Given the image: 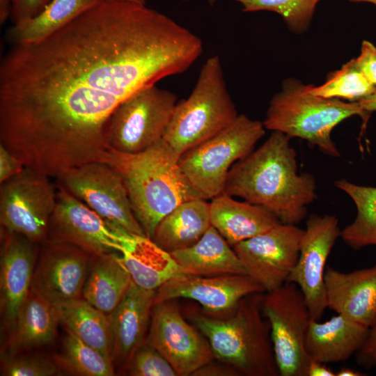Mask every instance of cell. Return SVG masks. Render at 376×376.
<instances>
[{"instance_id": "d6a6232c", "label": "cell", "mask_w": 376, "mask_h": 376, "mask_svg": "<svg viewBox=\"0 0 376 376\" xmlns=\"http://www.w3.org/2000/svg\"><path fill=\"white\" fill-rule=\"evenodd\" d=\"M243 12L267 10L280 15L289 29L297 33L306 31L320 0H234Z\"/></svg>"}, {"instance_id": "44dd1931", "label": "cell", "mask_w": 376, "mask_h": 376, "mask_svg": "<svg viewBox=\"0 0 376 376\" xmlns=\"http://www.w3.org/2000/svg\"><path fill=\"white\" fill-rule=\"evenodd\" d=\"M107 223L118 235L122 260L137 285L157 290L169 280L185 274L171 253L151 238L130 233L115 224Z\"/></svg>"}, {"instance_id": "7a4b0ae2", "label": "cell", "mask_w": 376, "mask_h": 376, "mask_svg": "<svg viewBox=\"0 0 376 376\" xmlns=\"http://www.w3.org/2000/svg\"><path fill=\"white\" fill-rule=\"evenodd\" d=\"M316 189L311 174L298 173L290 137L274 131L258 149L234 164L223 193L265 207L282 224L296 225L316 199Z\"/></svg>"}, {"instance_id": "74e56055", "label": "cell", "mask_w": 376, "mask_h": 376, "mask_svg": "<svg viewBox=\"0 0 376 376\" xmlns=\"http://www.w3.org/2000/svg\"><path fill=\"white\" fill-rule=\"evenodd\" d=\"M25 168L15 155L0 143V184L19 173Z\"/></svg>"}, {"instance_id": "5bb4252c", "label": "cell", "mask_w": 376, "mask_h": 376, "mask_svg": "<svg viewBox=\"0 0 376 376\" xmlns=\"http://www.w3.org/2000/svg\"><path fill=\"white\" fill-rule=\"evenodd\" d=\"M341 230L334 215H311L306 223L297 262L288 282L303 293L311 320H319L327 305L324 274L326 263Z\"/></svg>"}, {"instance_id": "8992f818", "label": "cell", "mask_w": 376, "mask_h": 376, "mask_svg": "<svg viewBox=\"0 0 376 376\" xmlns=\"http://www.w3.org/2000/svg\"><path fill=\"white\" fill-rule=\"evenodd\" d=\"M238 116L221 58L212 56L203 63L189 97L178 102L163 140L180 157L227 128Z\"/></svg>"}, {"instance_id": "f546056e", "label": "cell", "mask_w": 376, "mask_h": 376, "mask_svg": "<svg viewBox=\"0 0 376 376\" xmlns=\"http://www.w3.org/2000/svg\"><path fill=\"white\" fill-rule=\"evenodd\" d=\"M334 184L352 198L357 207L354 220L341 230L343 242L354 250L376 246V187L358 185L345 179Z\"/></svg>"}, {"instance_id": "681fc988", "label": "cell", "mask_w": 376, "mask_h": 376, "mask_svg": "<svg viewBox=\"0 0 376 376\" xmlns=\"http://www.w3.org/2000/svg\"><path fill=\"white\" fill-rule=\"evenodd\" d=\"M375 363H376V361H375Z\"/></svg>"}, {"instance_id": "3957f363", "label": "cell", "mask_w": 376, "mask_h": 376, "mask_svg": "<svg viewBox=\"0 0 376 376\" xmlns=\"http://www.w3.org/2000/svg\"><path fill=\"white\" fill-rule=\"evenodd\" d=\"M180 157L162 139L130 154L110 150L106 160L121 176L133 212L151 238L159 221L181 203L201 198L182 172Z\"/></svg>"}, {"instance_id": "6da1fadb", "label": "cell", "mask_w": 376, "mask_h": 376, "mask_svg": "<svg viewBox=\"0 0 376 376\" xmlns=\"http://www.w3.org/2000/svg\"><path fill=\"white\" fill-rule=\"evenodd\" d=\"M201 39L146 5L101 0L46 38L13 45L0 63V117L36 147L105 154L108 120L123 101L187 71Z\"/></svg>"}, {"instance_id": "9c48e42d", "label": "cell", "mask_w": 376, "mask_h": 376, "mask_svg": "<svg viewBox=\"0 0 376 376\" xmlns=\"http://www.w3.org/2000/svg\"><path fill=\"white\" fill-rule=\"evenodd\" d=\"M261 308L281 376H306L310 358L305 348L311 320L304 296L294 283L285 282L263 295Z\"/></svg>"}, {"instance_id": "7dc6e473", "label": "cell", "mask_w": 376, "mask_h": 376, "mask_svg": "<svg viewBox=\"0 0 376 376\" xmlns=\"http://www.w3.org/2000/svg\"><path fill=\"white\" fill-rule=\"evenodd\" d=\"M182 1H190V0H182ZM216 1L217 0H207L209 4L211 5V6H213L216 3Z\"/></svg>"}, {"instance_id": "2e32d148", "label": "cell", "mask_w": 376, "mask_h": 376, "mask_svg": "<svg viewBox=\"0 0 376 376\" xmlns=\"http://www.w3.org/2000/svg\"><path fill=\"white\" fill-rule=\"evenodd\" d=\"M265 292L246 274L196 276L182 274L174 277L157 290L155 303L187 299L196 301L211 315H225L244 297Z\"/></svg>"}, {"instance_id": "4316f807", "label": "cell", "mask_w": 376, "mask_h": 376, "mask_svg": "<svg viewBox=\"0 0 376 376\" xmlns=\"http://www.w3.org/2000/svg\"><path fill=\"white\" fill-rule=\"evenodd\" d=\"M59 322L56 306L32 290L22 305L8 341L11 354L54 340Z\"/></svg>"}, {"instance_id": "9a60e30c", "label": "cell", "mask_w": 376, "mask_h": 376, "mask_svg": "<svg viewBox=\"0 0 376 376\" xmlns=\"http://www.w3.org/2000/svg\"><path fill=\"white\" fill-rule=\"evenodd\" d=\"M56 201L47 240L77 246L91 255L119 253L116 231L81 201L56 184Z\"/></svg>"}, {"instance_id": "52a82bcc", "label": "cell", "mask_w": 376, "mask_h": 376, "mask_svg": "<svg viewBox=\"0 0 376 376\" xmlns=\"http://www.w3.org/2000/svg\"><path fill=\"white\" fill-rule=\"evenodd\" d=\"M263 123L239 114L233 123L185 152L180 166L199 196L211 200L224 192L232 166L264 136Z\"/></svg>"}, {"instance_id": "484cf974", "label": "cell", "mask_w": 376, "mask_h": 376, "mask_svg": "<svg viewBox=\"0 0 376 376\" xmlns=\"http://www.w3.org/2000/svg\"><path fill=\"white\" fill-rule=\"evenodd\" d=\"M91 256L93 264L82 296L109 315L119 304L133 281L119 253Z\"/></svg>"}, {"instance_id": "bcb514c9", "label": "cell", "mask_w": 376, "mask_h": 376, "mask_svg": "<svg viewBox=\"0 0 376 376\" xmlns=\"http://www.w3.org/2000/svg\"><path fill=\"white\" fill-rule=\"evenodd\" d=\"M352 2H368L373 3L375 0H349Z\"/></svg>"}, {"instance_id": "d4e9b609", "label": "cell", "mask_w": 376, "mask_h": 376, "mask_svg": "<svg viewBox=\"0 0 376 376\" xmlns=\"http://www.w3.org/2000/svg\"><path fill=\"white\" fill-rule=\"evenodd\" d=\"M207 201L196 198L179 204L159 221L151 239L170 253L194 245L212 226Z\"/></svg>"}, {"instance_id": "ac0fdd59", "label": "cell", "mask_w": 376, "mask_h": 376, "mask_svg": "<svg viewBox=\"0 0 376 376\" xmlns=\"http://www.w3.org/2000/svg\"><path fill=\"white\" fill-rule=\"evenodd\" d=\"M1 240V312L4 324L13 328L31 290L36 243L3 228Z\"/></svg>"}, {"instance_id": "f1b7e54d", "label": "cell", "mask_w": 376, "mask_h": 376, "mask_svg": "<svg viewBox=\"0 0 376 376\" xmlns=\"http://www.w3.org/2000/svg\"><path fill=\"white\" fill-rule=\"evenodd\" d=\"M101 0H51L33 18L13 24L6 38L10 45L42 40L68 24Z\"/></svg>"}, {"instance_id": "ee69618b", "label": "cell", "mask_w": 376, "mask_h": 376, "mask_svg": "<svg viewBox=\"0 0 376 376\" xmlns=\"http://www.w3.org/2000/svg\"><path fill=\"white\" fill-rule=\"evenodd\" d=\"M361 372L354 370L350 368L343 367L338 372L336 373V376H363Z\"/></svg>"}, {"instance_id": "cb8c5ba5", "label": "cell", "mask_w": 376, "mask_h": 376, "mask_svg": "<svg viewBox=\"0 0 376 376\" xmlns=\"http://www.w3.org/2000/svg\"><path fill=\"white\" fill-rule=\"evenodd\" d=\"M171 255L186 275L246 274L233 247L212 226L194 245Z\"/></svg>"}, {"instance_id": "277c9868", "label": "cell", "mask_w": 376, "mask_h": 376, "mask_svg": "<svg viewBox=\"0 0 376 376\" xmlns=\"http://www.w3.org/2000/svg\"><path fill=\"white\" fill-rule=\"evenodd\" d=\"M262 293L249 295L230 312L211 315L188 306L185 316L207 338L214 359L245 376L279 375Z\"/></svg>"}, {"instance_id": "60d3db41", "label": "cell", "mask_w": 376, "mask_h": 376, "mask_svg": "<svg viewBox=\"0 0 376 376\" xmlns=\"http://www.w3.org/2000/svg\"><path fill=\"white\" fill-rule=\"evenodd\" d=\"M336 373L326 363L310 359L306 376H336Z\"/></svg>"}, {"instance_id": "d590c367", "label": "cell", "mask_w": 376, "mask_h": 376, "mask_svg": "<svg viewBox=\"0 0 376 376\" xmlns=\"http://www.w3.org/2000/svg\"><path fill=\"white\" fill-rule=\"evenodd\" d=\"M13 24L26 22L40 14L51 0H11Z\"/></svg>"}, {"instance_id": "ba28073f", "label": "cell", "mask_w": 376, "mask_h": 376, "mask_svg": "<svg viewBox=\"0 0 376 376\" xmlns=\"http://www.w3.org/2000/svg\"><path fill=\"white\" fill-rule=\"evenodd\" d=\"M177 103L174 93L156 85L123 101L107 124L106 139L110 150L134 154L162 141Z\"/></svg>"}, {"instance_id": "d6986e66", "label": "cell", "mask_w": 376, "mask_h": 376, "mask_svg": "<svg viewBox=\"0 0 376 376\" xmlns=\"http://www.w3.org/2000/svg\"><path fill=\"white\" fill-rule=\"evenodd\" d=\"M324 283L327 308L369 329L376 325V263L349 272L328 266Z\"/></svg>"}, {"instance_id": "f35d334b", "label": "cell", "mask_w": 376, "mask_h": 376, "mask_svg": "<svg viewBox=\"0 0 376 376\" xmlns=\"http://www.w3.org/2000/svg\"><path fill=\"white\" fill-rule=\"evenodd\" d=\"M356 359L365 368L376 366V325L370 329L365 343L356 354Z\"/></svg>"}, {"instance_id": "8d00e7d4", "label": "cell", "mask_w": 376, "mask_h": 376, "mask_svg": "<svg viewBox=\"0 0 376 376\" xmlns=\"http://www.w3.org/2000/svg\"><path fill=\"white\" fill-rule=\"evenodd\" d=\"M354 60L359 70L376 86V47L368 40H363L360 54Z\"/></svg>"}, {"instance_id": "603a6c76", "label": "cell", "mask_w": 376, "mask_h": 376, "mask_svg": "<svg viewBox=\"0 0 376 376\" xmlns=\"http://www.w3.org/2000/svg\"><path fill=\"white\" fill-rule=\"evenodd\" d=\"M210 201L211 225L232 246L281 223L265 207L237 201L224 193Z\"/></svg>"}, {"instance_id": "c3c4849f", "label": "cell", "mask_w": 376, "mask_h": 376, "mask_svg": "<svg viewBox=\"0 0 376 376\" xmlns=\"http://www.w3.org/2000/svg\"><path fill=\"white\" fill-rule=\"evenodd\" d=\"M373 4H374V5L376 6V0L374 1V2L373 3Z\"/></svg>"}, {"instance_id": "e0dca14e", "label": "cell", "mask_w": 376, "mask_h": 376, "mask_svg": "<svg viewBox=\"0 0 376 376\" xmlns=\"http://www.w3.org/2000/svg\"><path fill=\"white\" fill-rule=\"evenodd\" d=\"M43 245L31 290L55 306L79 298L91 255L68 243L47 240Z\"/></svg>"}, {"instance_id": "1f68e13d", "label": "cell", "mask_w": 376, "mask_h": 376, "mask_svg": "<svg viewBox=\"0 0 376 376\" xmlns=\"http://www.w3.org/2000/svg\"><path fill=\"white\" fill-rule=\"evenodd\" d=\"M375 92L376 86L359 70L354 58L330 73L324 84L311 88L312 94L320 97L351 102H359Z\"/></svg>"}, {"instance_id": "e575fe53", "label": "cell", "mask_w": 376, "mask_h": 376, "mask_svg": "<svg viewBox=\"0 0 376 376\" xmlns=\"http://www.w3.org/2000/svg\"><path fill=\"white\" fill-rule=\"evenodd\" d=\"M2 375L51 376L58 373V365L51 359L38 355L9 356L3 359Z\"/></svg>"}, {"instance_id": "b9f144b4", "label": "cell", "mask_w": 376, "mask_h": 376, "mask_svg": "<svg viewBox=\"0 0 376 376\" xmlns=\"http://www.w3.org/2000/svg\"><path fill=\"white\" fill-rule=\"evenodd\" d=\"M12 15V1L0 0V24H3Z\"/></svg>"}, {"instance_id": "4dcf8cb0", "label": "cell", "mask_w": 376, "mask_h": 376, "mask_svg": "<svg viewBox=\"0 0 376 376\" xmlns=\"http://www.w3.org/2000/svg\"><path fill=\"white\" fill-rule=\"evenodd\" d=\"M55 361L57 365L75 375L83 376L115 375L113 362L68 330L62 350L55 357Z\"/></svg>"}, {"instance_id": "ab89813d", "label": "cell", "mask_w": 376, "mask_h": 376, "mask_svg": "<svg viewBox=\"0 0 376 376\" xmlns=\"http://www.w3.org/2000/svg\"><path fill=\"white\" fill-rule=\"evenodd\" d=\"M219 363H214L213 361L204 366L197 371H196L193 375L198 376H218V375H226V376H237L240 375L236 370L231 366L225 364L221 362Z\"/></svg>"}, {"instance_id": "7402d4cb", "label": "cell", "mask_w": 376, "mask_h": 376, "mask_svg": "<svg viewBox=\"0 0 376 376\" xmlns=\"http://www.w3.org/2000/svg\"><path fill=\"white\" fill-rule=\"evenodd\" d=\"M370 330L340 314L323 322L311 320L306 351L310 359L323 363L345 361L362 347Z\"/></svg>"}, {"instance_id": "83f0119b", "label": "cell", "mask_w": 376, "mask_h": 376, "mask_svg": "<svg viewBox=\"0 0 376 376\" xmlns=\"http://www.w3.org/2000/svg\"><path fill=\"white\" fill-rule=\"evenodd\" d=\"M56 306L59 322L66 330L113 362V336L108 315L80 298Z\"/></svg>"}, {"instance_id": "7bdbcfd3", "label": "cell", "mask_w": 376, "mask_h": 376, "mask_svg": "<svg viewBox=\"0 0 376 376\" xmlns=\"http://www.w3.org/2000/svg\"><path fill=\"white\" fill-rule=\"evenodd\" d=\"M358 102L362 109L366 113L376 111V92Z\"/></svg>"}, {"instance_id": "7c38bea8", "label": "cell", "mask_w": 376, "mask_h": 376, "mask_svg": "<svg viewBox=\"0 0 376 376\" xmlns=\"http://www.w3.org/2000/svg\"><path fill=\"white\" fill-rule=\"evenodd\" d=\"M176 301L154 304L145 343L169 362L178 376L193 375L214 357L207 338L183 316Z\"/></svg>"}, {"instance_id": "f6af8a7d", "label": "cell", "mask_w": 376, "mask_h": 376, "mask_svg": "<svg viewBox=\"0 0 376 376\" xmlns=\"http://www.w3.org/2000/svg\"><path fill=\"white\" fill-rule=\"evenodd\" d=\"M109 1H127V2H131V3L146 5V3L150 0H109Z\"/></svg>"}, {"instance_id": "836d02e7", "label": "cell", "mask_w": 376, "mask_h": 376, "mask_svg": "<svg viewBox=\"0 0 376 376\" xmlns=\"http://www.w3.org/2000/svg\"><path fill=\"white\" fill-rule=\"evenodd\" d=\"M126 367L132 376H178L169 362L146 343L134 352Z\"/></svg>"}, {"instance_id": "ffe728a7", "label": "cell", "mask_w": 376, "mask_h": 376, "mask_svg": "<svg viewBox=\"0 0 376 376\" xmlns=\"http://www.w3.org/2000/svg\"><path fill=\"white\" fill-rule=\"evenodd\" d=\"M156 290L143 288L134 282L109 315L113 336V362L127 365L134 352L146 342Z\"/></svg>"}, {"instance_id": "8fae6325", "label": "cell", "mask_w": 376, "mask_h": 376, "mask_svg": "<svg viewBox=\"0 0 376 376\" xmlns=\"http://www.w3.org/2000/svg\"><path fill=\"white\" fill-rule=\"evenodd\" d=\"M56 179L58 185L105 221L130 233L146 235L133 212L121 176L109 164L101 162L85 164L67 171Z\"/></svg>"}, {"instance_id": "5b68a950", "label": "cell", "mask_w": 376, "mask_h": 376, "mask_svg": "<svg viewBox=\"0 0 376 376\" xmlns=\"http://www.w3.org/2000/svg\"><path fill=\"white\" fill-rule=\"evenodd\" d=\"M312 84L295 78L282 83L272 98L263 121L265 129L306 140L332 157L340 152L331 139L334 128L344 120L366 113L358 102H345L311 93Z\"/></svg>"}, {"instance_id": "30bf717a", "label": "cell", "mask_w": 376, "mask_h": 376, "mask_svg": "<svg viewBox=\"0 0 376 376\" xmlns=\"http://www.w3.org/2000/svg\"><path fill=\"white\" fill-rule=\"evenodd\" d=\"M0 185L1 228L36 244L46 242L56 201L50 178L26 167Z\"/></svg>"}, {"instance_id": "4fadbf2b", "label": "cell", "mask_w": 376, "mask_h": 376, "mask_svg": "<svg viewBox=\"0 0 376 376\" xmlns=\"http://www.w3.org/2000/svg\"><path fill=\"white\" fill-rule=\"evenodd\" d=\"M304 230L279 223L233 247L246 274L266 292L287 282L299 258Z\"/></svg>"}]
</instances>
